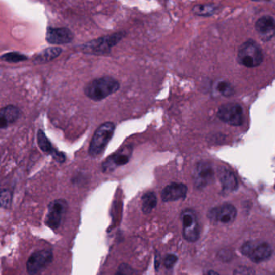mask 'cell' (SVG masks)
Returning <instances> with one entry per match:
<instances>
[{
    "label": "cell",
    "instance_id": "1",
    "mask_svg": "<svg viewBox=\"0 0 275 275\" xmlns=\"http://www.w3.org/2000/svg\"><path fill=\"white\" fill-rule=\"evenodd\" d=\"M120 83L115 78L105 76L92 80L84 88V92L88 98L93 101H101L108 96L117 92Z\"/></svg>",
    "mask_w": 275,
    "mask_h": 275
},
{
    "label": "cell",
    "instance_id": "2",
    "mask_svg": "<svg viewBox=\"0 0 275 275\" xmlns=\"http://www.w3.org/2000/svg\"><path fill=\"white\" fill-rule=\"evenodd\" d=\"M125 36V32H119L97 38L96 40H90L84 44L81 47V50L85 54H93V55H106V54H111V49L121 41Z\"/></svg>",
    "mask_w": 275,
    "mask_h": 275
},
{
    "label": "cell",
    "instance_id": "3",
    "mask_svg": "<svg viewBox=\"0 0 275 275\" xmlns=\"http://www.w3.org/2000/svg\"><path fill=\"white\" fill-rule=\"evenodd\" d=\"M115 130V124L112 122H105L97 128L89 146V154L92 158H97L104 153L111 138H113Z\"/></svg>",
    "mask_w": 275,
    "mask_h": 275
},
{
    "label": "cell",
    "instance_id": "4",
    "mask_svg": "<svg viewBox=\"0 0 275 275\" xmlns=\"http://www.w3.org/2000/svg\"><path fill=\"white\" fill-rule=\"evenodd\" d=\"M263 51L254 40H247L240 46L238 50V62L248 68L260 66L263 62Z\"/></svg>",
    "mask_w": 275,
    "mask_h": 275
},
{
    "label": "cell",
    "instance_id": "5",
    "mask_svg": "<svg viewBox=\"0 0 275 275\" xmlns=\"http://www.w3.org/2000/svg\"><path fill=\"white\" fill-rule=\"evenodd\" d=\"M241 252L253 262L260 263L270 258L273 254V249L267 242L247 241L242 245Z\"/></svg>",
    "mask_w": 275,
    "mask_h": 275
},
{
    "label": "cell",
    "instance_id": "6",
    "mask_svg": "<svg viewBox=\"0 0 275 275\" xmlns=\"http://www.w3.org/2000/svg\"><path fill=\"white\" fill-rule=\"evenodd\" d=\"M182 223V234L188 242H196L200 238V226L196 212L192 209H185L180 215Z\"/></svg>",
    "mask_w": 275,
    "mask_h": 275
},
{
    "label": "cell",
    "instance_id": "7",
    "mask_svg": "<svg viewBox=\"0 0 275 275\" xmlns=\"http://www.w3.org/2000/svg\"><path fill=\"white\" fill-rule=\"evenodd\" d=\"M53 253L49 249H41L32 253L28 258L26 268L30 275H36L51 263Z\"/></svg>",
    "mask_w": 275,
    "mask_h": 275
},
{
    "label": "cell",
    "instance_id": "8",
    "mask_svg": "<svg viewBox=\"0 0 275 275\" xmlns=\"http://www.w3.org/2000/svg\"><path fill=\"white\" fill-rule=\"evenodd\" d=\"M217 116L226 124L235 127L242 125L244 120L243 108L237 103H228L219 108Z\"/></svg>",
    "mask_w": 275,
    "mask_h": 275
},
{
    "label": "cell",
    "instance_id": "9",
    "mask_svg": "<svg viewBox=\"0 0 275 275\" xmlns=\"http://www.w3.org/2000/svg\"><path fill=\"white\" fill-rule=\"evenodd\" d=\"M68 209L67 202L62 199L51 202L48 205V211L46 216V225L51 230H58L61 225L64 216Z\"/></svg>",
    "mask_w": 275,
    "mask_h": 275
},
{
    "label": "cell",
    "instance_id": "10",
    "mask_svg": "<svg viewBox=\"0 0 275 275\" xmlns=\"http://www.w3.org/2000/svg\"><path fill=\"white\" fill-rule=\"evenodd\" d=\"M133 147L131 145H127L120 150L111 154L109 158L102 164V171L104 173H111L119 166H124L128 163L132 156Z\"/></svg>",
    "mask_w": 275,
    "mask_h": 275
},
{
    "label": "cell",
    "instance_id": "11",
    "mask_svg": "<svg viewBox=\"0 0 275 275\" xmlns=\"http://www.w3.org/2000/svg\"><path fill=\"white\" fill-rule=\"evenodd\" d=\"M215 177V171L212 164L208 162H200L196 164L193 172V182L197 189H204L212 184Z\"/></svg>",
    "mask_w": 275,
    "mask_h": 275
},
{
    "label": "cell",
    "instance_id": "12",
    "mask_svg": "<svg viewBox=\"0 0 275 275\" xmlns=\"http://www.w3.org/2000/svg\"><path fill=\"white\" fill-rule=\"evenodd\" d=\"M237 210L234 205L224 204L218 207H213L208 212V219L214 223L222 224H230L235 220Z\"/></svg>",
    "mask_w": 275,
    "mask_h": 275
},
{
    "label": "cell",
    "instance_id": "13",
    "mask_svg": "<svg viewBox=\"0 0 275 275\" xmlns=\"http://www.w3.org/2000/svg\"><path fill=\"white\" fill-rule=\"evenodd\" d=\"M188 194V188L185 184L181 182H172L167 185L162 192L161 199L165 203L169 202L178 201L184 200Z\"/></svg>",
    "mask_w": 275,
    "mask_h": 275
},
{
    "label": "cell",
    "instance_id": "14",
    "mask_svg": "<svg viewBox=\"0 0 275 275\" xmlns=\"http://www.w3.org/2000/svg\"><path fill=\"white\" fill-rule=\"evenodd\" d=\"M257 34L263 41H269L275 36V19L270 16H264L255 24Z\"/></svg>",
    "mask_w": 275,
    "mask_h": 275
},
{
    "label": "cell",
    "instance_id": "15",
    "mask_svg": "<svg viewBox=\"0 0 275 275\" xmlns=\"http://www.w3.org/2000/svg\"><path fill=\"white\" fill-rule=\"evenodd\" d=\"M46 40L51 44H69L74 40V34L69 28H48Z\"/></svg>",
    "mask_w": 275,
    "mask_h": 275
},
{
    "label": "cell",
    "instance_id": "16",
    "mask_svg": "<svg viewBox=\"0 0 275 275\" xmlns=\"http://www.w3.org/2000/svg\"><path fill=\"white\" fill-rule=\"evenodd\" d=\"M218 177L225 193L234 192L238 188V182L234 173L227 168L222 167L218 170Z\"/></svg>",
    "mask_w": 275,
    "mask_h": 275
},
{
    "label": "cell",
    "instance_id": "17",
    "mask_svg": "<svg viewBox=\"0 0 275 275\" xmlns=\"http://www.w3.org/2000/svg\"><path fill=\"white\" fill-rule=\"evenodd\" d=\"M37 141L38 145L40 146L42 151L45 152L47 154H51L57 162L62 163V162L66 161V156H65V154L54 149L53 146H51L49 140L46 136L45 134H44V132L42 130H39V132H38Z\"/></svg>",
    "mask_w": 275,
    "mask_h": 275
},
{
    "label": "cell",
    "instance_id": "18",
    "mask_svg": "<svg viewBox=\"0 0 275 275\" xmlns=\"http://www.w3.org/2000/svg\"><path fill=\"white\" fill-rule=\"evenodd\" d=\"M20 110L14 105H8L0 110V129L8 128L18 120Z\"/></svg>",
    "mask_w": 275,
    "mask_h": 275
},
{
    "label": "cell",
    "instance_id": "19",
    "mask_svg": "<svg viewBox=\"0 0 275 275\" xmlns=\"http://www.w3.org/2000/svg\"><path fill=\"white\" fill-rule=\"evenodd\" d=\"M218 10V5L215 4H196L192 8V12L196 16H211L215 14Z\"/></svg>",
    "mask_w": 275,
    "mask_h": 275
},
{
    "label": "cell",
    "instance_id": "20",
    "mask_svg": "<svg viewBox=\"0 0 275 275\" xmlns=\"http://www.w3.org/2000/svg\"><path fill=\"white\" fill-rule=\"evenodd\" d=\"M62 50L59 47H50L46 49L41 54H39L35 59L36 63H45L53 60L62 54Z\"/></svg>",
    "mask_w": 275,
    "mask_h": 275
},
{
    "label": "cell",
    "instance_id": "21",
    "mask_svg": "<svg viewBox=\"0 0 275 275\" xmlns=\"http://www.w3.org/2000/svg\"><path fill=\"white\" fill-rule=\"evenodd\" d=\"M157 206V197L154 192H148L142 197V211L143 213L150 214Z\"/></svg>",
    "mask_w": 275,
    "mask_h": 275
},
{
    "label": "cell",
    "instance_id": "22",
    "mask_svg": "<svg viewBox=\"0 0 275 275\" xmlns=\"http://www.w3.org/2000/svg\"><path fill=\"white\" fill-rule=\"evenodd\" d=\"M216 91L222 96H225V97H230V96H233L234 94V86H232L230 82H226V81H219L216 85Z\"/></svg>",
    "mask_w": 275,
    "mask_h": 275
},
{
    "label": "cell",
    "instance_id": "23",
    "mask_svg": "<svg viewBox=\"0 0 275 275\" xmlns=\"http://www.w3.org/2000/svg\"><path fill=\"white\" fill-rule=\"evenodd\" d=\"M12 202V192L8 189H0V207L10 208Z\"/></svg>",
    "mask_w": 275,
    "mask_h": 275
},
{
    "label": "cell",
    "instance_id": "24",
    "mask_svg": "<svg viewBox=\"0 0 275 275\" xmlns=\"http://www.w3.org/2000/svg\"><path fill=\"white\" fill-rule=\"evenodd\" d=\"M0 58H1V60L5 61V62H14V63L15 62H23V61L28 59L25 55L17 52L8 53V54H4Z\"/></svg>",
    "mask_w": 275,
    "mask_h": 275
},
{
    "label": "cell",
    "instance_id": "25",
    "mask_svg": "<svg viewBox=\"0 0 275 275\" xmlns=\"http://www.w3.org/2000/svg\"><path fill=\"white\" fill-rule=\"evenodd\" d=\"M115 275H140L139 272L133 269L131 265L127 264H122L118 268L117 272Z\"/></svg>",
    "mask_w": 275,
    "mask_h": 275
},
{
    "label": "cell",
    "instance_id": "26",
    "mask_svg": "<svg viewBox=\"0 0 275 275\" xmlns=\"http://www.w3.org/2000/svg\"><path fill=\"white\" fill-rule=\"evenodd\" d=\"M177 260H178V257L176 254H173V253L168 254L163 259V265L167 269H173V266L177 262Z\"/></svg>",
    "mask_w": 275,
    "mask_h": 275
},
{
    "label": "cell",
    "instance_id": "27",
    "mask_svg": "<svg viewBox=\"0 0 275 275\" xmlns=\"http://www.w3.org/2000/svg\"><path fill=\"white\" fill-rule=\"evenodd\" d=\"M234 275H255V271L247 266H240L234 270Z\"/></svg>",
    "mask_w": 275,
    "mask_h": 275
},
{
    "label": "cell",
    "instance_id": "28",
    "mask_svg": "<svg viewBox=\"0 0 275 275\" xmlns=\"http://www.w3.org/2000/svg\"><path fill=\"white\" fill-rule=\"evenodd\" d=\"M218 256L222 261H225V262H229L233 258V253L230 249H222L219 252Z\"/></svg>",
    "mask_w": 275,
    "mask_h": 275
}]
</instances>
